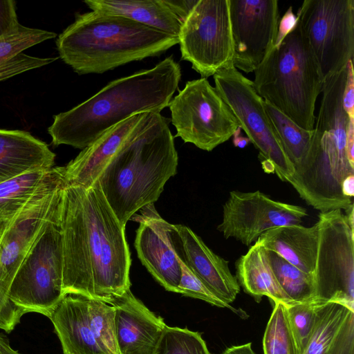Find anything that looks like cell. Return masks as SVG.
Masks as SVG:
<instances>
[{"instance_id": "4316f807", "label": "cell", "mask_w": 354, "mask_h": 354, "mask_svg": "<svg viewBox=\"0 0 354 354\" xmlns=\"http://www.w3.org/2000/svg\"><path fill=\"white\" fill-rule=\"evenodd\" d=\"M350 310L337 303H317L313 330L303 354H330Z\"/></svg>"}, {"instance_id": "5b68a950", "label": "cell", "mask_w": 354, "mask_h": 354, "mask_svg": "<svg viewBox=\"0 0 354 354\" xmlns=\"http://www.w3.org/2000/svg\"><path fill=\"white\" fill-rule=\"evenodd\" d=\"M254 72L253 86L264 101L300 127L314 129L315 102L324 80L298 19Z\"/></svg>"}, {"instance_id": "484cf974", "label": "cell", "mask_w": 354, "mask_h": 354, "mask_svg": "<svg viewBox=\"0 0 354 354\" xmlns=\"http://www.w3.org/2000/svg\"><path fill=\"white\" fill-rule=\"evenodd\" d=\"M56 37L53 32L21 26L16 32L0 38V82L57 59V57H33L24 53L36 44Z\"/></svg>"}, {"instance_id": "ac0fdd59", "label": "cell", "mask_w": 354, "mask_h": 354, "mask_svg": "<svg viewBox=\"0 0 354 354\" xmlns=\"http://www.w3.org/2000/svg\"><path fill=\"white\" fill-rule=\"evenodd\" d=\"M111 305L115 310L118 354H154L167 326L163 319L137 299L131 289Z\"/></svg>"}, {"instance_id": "9c48e42d", "label": "cell", "mask_w": 354, "mask_h": 354, "mask_svg": "<svg viewBox=\"0 0 354 354\" xmlns=\"http://www.w3.org/2000/svg\"><path fill=\"white\" fill-rule=\"evenodd\" d=\"M175 137L211 151L228 140L239 127L231 110L206 78L187 82L171 100Z\"/></svg>"}, {"instance_id": "b9f144b4", "label": "cell", "mask_w": 354, "mask_h": 354, "mask_svg": "<svg viewBox=\"0 0 354 354\" xmlns=\"http://www.w3.org/2000/svg\"><path fill=\"white\" fill-rule=\"evenodd\" d=\"M222 354H256L252 348V343L232 346L227 348Z\"/></svg>"}, {"instance_id": "d6986e66", "label": "cell", "mask_w": 354, "mask_h": 354, "mask_svg": "<svg viewBox=\"0 0 354 354\" xmlns=\"http://www.w3.org/2000/svg\"><path fill=\"white\" fill-rule=\"evenodd\" d=\"M143 114L134 115L111 127L82 149L64 166V183L92 186Z\"/></svg>"}, {"instance_id": "9a60e30c", "label": "cell", "mask_w": 354, "mask_h": 354, "mask_svg": "<svg viewBox=\"0 0 354 354\" xmlns=\"http://www.w3.org/2000/svg\"><path fill=\"white\" fill-rule=\"evenodd\" d=\"M130 220L139 223L135 248L139 259L167 290L177 292L182 271L174 243V224L165 221L149 204Z\"/></svg>"}, {"instance_id": "60d3db41", "label": "cell", "mask_w": 354, "mask_h": 354, "mask_svg": "<svg viewBox=\"0 0 354 354\" xmlns=\"http://www.w3.org/2000/svg\"><path fill=\"white\" fill-rule=\"evenodd\" d=\"M346 155L349 163L354 167V118H349L346 131Z\"/></svg>"}, {"instance_id": "836d02e7", "label": "cell", "mask_w": 354, "mask_h": 354, "mask_svg": "<svg viewBox=\"0 0 354 354\" xmlns=\"http://www.w3.org/2000/svg\"><path fill=\"white\" fill-rule=\"evenodd\" d=\"M180 265L182 274L178 288V293L203 300L214 306L227 308L242 318L248 317L245 311L232 307L213 293L181 261Z\"/></svg>"}, {"instance_id": "f546056e", "label": "cell", "mask_w": 354, "mask_h": 354, "mask_svg": "<svg viewBox=\"0 0 354 354\" xmlns=\"http://www.w3.org/2000/svg\"><path fill=\"white\" fill-rule=\"evenodd\" d=\"M87 304L89 325L95 339L107 354H118L114 307L102 301L88 298Z\"/></svg>"}, {"instance_id": "30bf717a", "label": "cell", "mask_w": 354, "mask_h": 354, "mask_svg": "<svg viewBox=\"0 0 354 354\" xmlns=\"http://www.w3.org/2000/svg\"><path fill=\"white\" fill-rule=\"evenodd\" d=\"M297 18L324 82L354 55V0H305Z\"/></svg>"}, {"instance_id": "ab89813d", "label": "cell", "mask_w": 354, "mask_h": 354, "mask_svg": "<svg viewBox=\"0 0 354 354\" xmlns=\"http://www.w3.org/2000/svg\"><path fill=\"white\" fill-rule=\"evenodd\" d=\"M297 21V16L294 15L292 7L290 6L279 21L275 46H278L285 37L292 30Z\"/></svg>"}, {"instance_id": "1f68e13d", "label": "cell", "mask_w": 354, "mask_h": 354, "mask_svg": "<svg viewBox=\"0 0 354 354\" xmlns=\"http://www.w3.org/2000/svg\"><path fill=\"white\" fill-rule=\"evenodd\" d=\"M154 354H211L202 335L167 326Z\"/></svg>"}, {"instance_id": "e0dca14e", "label": "cell", "mask_w": 354, "mask_h": 354, "mask_svg": "<svg viewBox=\"0 0 354 354\" xmlns=\"http://www.w3.org/2000/svg\"><path fill=\"white\" fill-rule=\"evenodd\" d=\"M176 254L191 271L216 296L230 304L240 292V286L228 261L214 253L189 227L174 225Z\"/></svg>"}, {"instance_id": "f6af8a7d", "label": "cell", "mask_w": 354, "mask_h": 354, "mask_svg": "<svg viewBox=\"0 0 354 354\" xmlns=\"http://www.w3.org/2000/svg\"><path fill=\"white\" fill-rule=\"evenodd\" d=\"M0 354H21L19 351L12 348L7 337L0 334Z\"/></svg>"}, {"instance_id": "f1b7e54d", "label": "cell", "mask_w": 354, "mask_h": 354, "mask_svg": "<svg viewBox=\"0 0 354 354\" xmlns=\"http://www.w3.org/2000/svg\"><path fill=\"white\" fill-rule=\"evenodd\" d=\"M266 252L279 286L290 299L297 304L315 302L313 275L303 272L272 251Z\"/></svg>"}, {"instance_id": "e575fe53", "label": "cell", "mask_w": 354, "mask_h": 354, "mask_svg": "<svg viewBox=\"0 0 354 354\" xmlns=\"http://www.w3.org/2000/svg\"><path fill=\"white\" fill-rule=\"evenodd\" d=\"M330 354H354V312L350 310L338 333Z\"/></svg>"}, {"instance_id": "7bdbcfd3", "label": "cell", "mask_w": 354, "mask_h": 354, "mask_svg": "<svg viewBox=\"0 0 354 354\" xmlns=\"http://www.w3.org/2000/svg\"><path fill=\"white\" fill-rule=\"evenodd\" d=\"M341 189L342 194L346 197L352 198L354 196V174L345 178L342 184Z\"/></svg>"}, {"instance_id": "3957f363", "label": "cell", "mask_w": 354, "mask_h": 354, "mask_svg": "<svg viewBox=\"0 0 354 354\" xmlns=\"http://www.w3.org/2000/svg\"><path fill=\"white\" fill-rule=\"evenodd\" d=\"M178 162L168 120L160 113H144L97 178L123 226L141 208L154 204L176 174Z\"/></svg>"}, {"instance_id": "2e32d148", "label": "cell", "mask_w": 354, "mask_h": 354, "mask_svg": "<svg viewBox=\"0 0 354 354\" xmlns=\"http://www.w3.org/2000/svg\"><path fill=\"white\" fill-rule=\"evenodd\" d=\"M288 180L299 196L321 213L336 209L346 211L353 203L344 196L341 185L333 177L319 132L314 128L310 147L302 160L294 167Z\"/></svg>"}, {"instance_id": "8fae6325", "label": "cell", "mask_w": 354, "mask_h": 354, "mask_svg": "<svg viewBox=\"0 0 354 354\" xmlns=\"http://www.w3.org/2000/svg\"><path fill=\"white\" fill-rule=\"evenodd\" d=\"M178 40L182 59L202 78L234 66L230 0H198L183 23Z\"/></svg>"}, {"instance_id": "74e56055", "label": "cell", "mask_w": 354, "mask_h": 354, "mask_svg": "<svg viewBox=\"0 0 354 354\" xmlns=\"http://www.w3.org/2000/svg\"><path fill=\"white\" fill-rule=\"evenodd\" d=\"M353 60L346 65V82L343 91V106L349 118H354Z\"/></svg>"}, {"instance_id": "5bb4252c", "label": "cell", "mask_w": 354, "mask_h": 354, "mask_svg": "<svg viewBox=\"0 0 354 354\" xmlns=\"http://www.w3.org/2000/svg\"><path fill=\"white\" fill-rule=\"evenodd\" d=\"M64 186L62 183L33 198L0 236V290L6 297L22 261L59 203Z\"/></svg>"}, {"instance_id": "7c38bea8", "label": "cell", "mask_w": 354, "mask_h": 354, "mask_svg": "<svg viewBox=\"0 0 354 354\" xmlns=\"http://www.w3.org/2000/svg\"><path fill=\"white\" fill-rule=\"evenodd\" d=\"M307 216L301 206L272 200L260 191H231L223 205L217 230L227 239L234 238L249 246L274 227L299 225Z\"/></svg>"}, {"instance_id": "8992f818", "label": "cell", "mask_w": 354, "mask_h": 354, "mask_svg": "<svg viewBox=\"0 0 354 354\" xmlns=\"http://www.w3.org/2000/svg\"><path fill=\"white\" fill-rule=\"evenodd\" d=\"M61 198L22 261L7 293L8 298L26 313H38L48 318L65 297Z\"/></svg>"}, {"instance_id": "d590c367", "label": "cell", "mask_w": 354, "mask_h": 354, "mask_svg": "<svg viewBox=\"0 0 354 354\" xmlns=\"http://www.w3.org/2000/svg\"><path fill=\"white\" fill-rule=\"evenodd\" d=\"M26 312L13 304L0 290V328L11 332Z\"/></svg>"}, {"instance_id": "7402d4cb", "label": "cell", "mask_w": 354, "mask_h": 354, "mask_svg": "<svg viewBox=\"0 0 354 354\" xmlns=\"http://www.w3.org/2000/svg\"><path fill=\"white\" fill-rule=\"evenodd\" d=\"M318 243V226H281L263 233L255 242L303 272L313 275Z\"/></svg>"}, {"instance_id": "52a82bcc", "label": "cell", "mask_w": 354, "mask_h": 354, "mask_svg": "<svg viewBox=\"0 0 354 354\" xmlns=\"http://www.w3.org/2000/svg\"><path fill=\"white\" fill-rule=\"evenodd\" d=\"M313 281L315 303H337L354 311V233L341 209L318 216Z\"/></svg>"}, {"instance_id": "7a4b0ae2", "label": "cell", "mask_w": 354, "mask_h": 354, "mask_svg": "<svg viewBox=\"0 0 354 354\" xmlns=\"http://www.w3.org/2000/svg\"><path fill=\"white\" fill-rule=\"evenodd\" d=\"M181 68L172 56L150 69L111 81L94 95L53 117L54 146L84 149L105 131L137 114L160 113L178 87Z\"/></svg>"}, {"instance_id": "ba28073f", "label": "cell", "mask_w": 354, "mask_h": 354, "mask_svg": "<svg viewBox=\"0 0 354 354\" xmlns=\"http://www.w3.org/2000/svg\"><path fill=\"white\" fill-rule=\"evenodd\" d=\"M215 89L235 117L250 141L259 151L263 164L274 170L282 181L288 182L295 169L287 157L253 82L234 66L214 75Z\"/></svg>"}, {"instance_id": "d6a6232c", "label": "cell", "mask_w": 354, "mask_h": 354, "mask_svg": "<svg viewBox=\"0 0 354 354\" xmlns=\"http://www.w3.org/2000/svg\"><path fill=\"white\" fill-rule=\"evenodd\" d=\"M317 303H301L286 306L290 330L297 354H303L312 334Z\"/></svg>"}, {"instance_id": "d4e9b609", "label": "cell", "mask_w": 354, "mask_h": 354, "mask_svg": "<svg viewBox=\"0 0 354 354\" xmlns=\"http://www.w3.org/2000/svg\"><path fill=\"white\" fill-rule=\"evenodd\" d=\"M92 10L121 16L178 37L183 23L164 0H85Z\"/></svg>"}, {"instance_id": "ee69618b", "label": "cell", "mask_w": 354, "mask_h": 354, "mask_svg": "<svg viewBox=\"0 0 354 354\" xmlns=\"http://www.w3.org/2000/svg\"><path fill=\"white\" fill-rule=\"evenodd\" d=\"M241 127H239L232 135V142L236 147L245 148L250 142L248 137H244L241 135Z\"/></svg>"}, {"instance_id": "603a6c76", "label": "cell", "mask_w": 354, "mask_h": 354, "mask_svg": "<svg viewBox=\"0 0 354 354\" xmlns=\"http://www.w3.org/2000/svg\"><path fill=\"white\" fill-rule=\"evenodd\" d=\"M64 167L26 172L0 183V236L33 198L64 180Z\"/></svg>"}, {"instance_id": "f35d334b", "label": "cell", "mask_w": 354, "mask_h": 354, "mask_svg": "<svg viewBox=\"0 0 354 354\" xmlns=\"http://www.w3.org/2000/svg\"><path fill=\"white\" fill-rule=\"evenodd\" d=\"M174 14L183 23L198 0H164Z\"/></svg>"}, {"instance_id": "4fadbf2b", "label": "cell", "mask_w": 354, "mask_h": 354, "mask_svg": "<svg viewBox=\"0 0 354 354\" xmlns=\"http://www.w3.org/2000/svg\"><path fill=\"white\" fill-rule=\"evenodd\" d=\"M277 0H230L233 65L253 72L275 46L279 21Z\"/></svg>"}, {"instance_id": "4dcf8cb0", "label": "cell", "mask_w": 354, "mask_h": 354, "mask_svg": "<svg viewBox=\"0 0 354 354\" xmlns=\"http://www.w3.org/2000/svg\"><path fill=\"white\" fill-rule=\"evenodd\" d=\"M263 354H297L286 306L281 303L274 304L263 334Z\"/></svg>"}, {"instance_id": "44dd1931", "label": "cell", "mask_w": 354, "mask_h": 354, "mask_svg": "<svg viewBox=\"0 0 354 354\" xmlns=\"http://www.w3.org/2000/svg\"><path fill=\"white\" fill-rule=\"evenodd\" d=\"M49 319L64 354H107L92 333L86 297L66 295Z\"/></svg>"}, {"instance_id": "cb8c5ba5", "label": "cell", "mask_w": 354, "mask_h": 354, "mask_svg": "<svg viewBox=\"0 0 354 354\" xmlns=\"http://www.w3.org/2000/svg\"><path fill=\"white\" fill-rule=\"evenodd\" d=\"M236 278L244 292L259 303L263 296L273 304L281 303L288 307L297 304L279 286L269 263L267 252L261 245L254 243L246 254L236 261Z\"/></svg>"}, {"instance_id": "8d00e7d4", "label": "cell", "mask_w": 354, "mask_h": 354, "mask_svg": "<svg viewBox=\"0 0 354 354\" xmlns=\"http://www.w3.org/2000/svg\"><path fill=\"white\" fill-rule=\"evenodd\" d=\"M21 26L17 19L16 1L0 0V38L16 32Z\"/></svg>"}, {"instance_id": "83f0119b", "label": "cell", "mask_w": 354, "mask_h": 354, "mask_svg": "<svg viewBox=\"0 0 354 354\" xmlns=\"http://www.w3.org/2000/svg\"><path fill=\"white\" fill-rule=\"evenodd\" d=\"M264 107L287 157L294 167L297 165L310 147L314 129L306 130L300 127L266 101Z\"/></svg>"}, {"instance_id": "ffe728a7", "label": "cell", "mask_w": 354, "mask_h": 354, "mask_svg": "<svg viewBox=\"0 0 354 354\" xmlns=\"http://www.w3.org/2000/svg\"><path fill=\"white\" fill-rule=\"evenodd\" d=\"M55 154L29 132L0 129V183L26 172L53 167Z\"/></svg>"}, {"instance_id": "277c9868", "label": "cell", "mask_w": 354, "mask_h": 354, "mask_svg": "<svg viewBox=\"0 0 354 354\" xmlns=\"http://www.w3.org/2000/svg\"><path fill=\"white\" fill-rule=\"evenodd\" d=\"M178 42V37L92 10L76 15L56 39L60 58L79 75L103 73L156 56Z\"/></svg>"}, {"instance_id": "6da1fadb", "label": "cell", "mask_w": 354, "mask_h": 354, "mask_svg": "<svg viewBox=\"0 0 354 354\" xmlns=\"http://www.w3.org/2000/svg\"><path fill=\"white\" fill-rule=\"evenodd\" d=\"M63 292L111 304L131 288V253L123 226L98 180L66 185L60 203Z\"/></svg>"}]
</instances>
